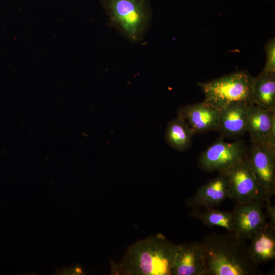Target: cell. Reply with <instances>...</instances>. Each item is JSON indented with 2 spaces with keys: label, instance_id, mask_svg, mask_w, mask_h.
Here are the masks:
<instances>
[{
  "label": "cell",
  "instance_id": "1",
  "mask_svg": "<svg viewBox=\"0 0 275 275\" xmlns=\"http://www.w3.org/2000/svg\"><path fill=\"white\" fill-rule=\"evenodd\" d=\"M207 275H260L246 240L235 234L211 233L200 242Z\"/></svg>",
  "mask_w": 275,
  "mask_h": 275
},
{
  "label": "cell",
  "instance_id": "2",
  "mask_svg": "<svg viewBox=\"0 0 275 275\" xmlns=\"http://www.w3.org/2000/svg\"><path fill=\"white\" fill-rule=\"evenodd\" d=\"M178 244L160 233L137 241L119 263L111 264L112 273L125 275H171Z\"/></svg>",
  "mask_w": 275,
  "mask_h": 275
},
{
  "label": "cell",
  "instance_id": "3",
  "mask_svg": "<svg viewBox=\"0 0 275 275\" xmlns=\"http://www.w3.org/2000/svg\"><path fill=\"white\" fill-rule=\"evenodd\" d=\"M109 25L132 43L141 41L152 20L150 0H100Z\"/></svg>",
  "mask_w": 275,
  "mask_h": 275
},
{
  "label": "cell",
  "instance_id": "4",
  "mask_svg": "<svg viewBox=\"0 0 275 275\" xmlns=\"http://www.w3.org/2000/svg\"><path fill=\"white\" fill-rule=\"evenodd\" d=\"M253 79L248 72L242 71L199 82L198 85L205 95L203 102L220 112L233 103L252 102Z\"/></svg>",
  "mask_w": 275,
  "mask_h": 275
},
{
  "label": "cell",
  "instance_id": "5",
  "mask_svg": "<svg viewBox=\"0 0 275 275\" xmlns=\"http://www.w3.org/2000/svg\"><path fill=\"white\" fill-rule=\"evenodd\" d=\"M228 183V198L236 203L270 202L267 194L258 183L245 157L242 161L222 171Z\"/></svg>",
  "mask_w": 275,
  "mask_h": 275
},
{
  "label": "cell",
  "instance_id": "6",
  "mask_svg": "<svg viewBox=\"0 0 275 275\" xmlns=\"http://www.w3.org/2000/svg\"><path fill=\"white\" fill-rule=\"evenodd\" d=\"M248 148L243 141L226 142L219 140L200 156L199 167L207 172L221 171L243 160Z\"/></svg>",
  "mask_w": 275,
  "mask_h": 275
},
{
  "label": "cell",
  "instance_id": "7",
  "mask_svg": "<svg viewBox=\"0 0 275 275\" xmlns=\"http://www.w3.org/2000/svg\"><path fill=\"white\" fill-rule=\"evenodd\" d=\"M245 159L258 183L271 198L275 193V150L252 143Z\"/></svg>",
  "mask_w": 275,
  "mask_h": 275
},
{
  "label": "cell",
  "instance_id": "8",
  "mask_svg": "<svg viewBox=\"0 0 275 275\" xmlns=\"http://www.w3.org/2000/svg\"><path fill=\"white\" fill-rule=\"evenodd\" d=\"M265 203L260 201L236 203L232 211L236 235L249 240L265 225L266 216L263 211Z\"/></svg>",
  "mask_w": 275,
  "mask_h": 275
},
{
  "label": "cell",
  "instance_id": "9",
  "mask_svg": "<svg viewBox=\"0 0 275 275\" xmlns=\"http://www.w3.org/2000/svg\"><path fill=\"white\" fill-rule=\"evenodd\" d=\"M171 275H207L200 242L178 244Z\"/></svg>",
  "mask_w": 275,
  "mask_h": 275
},
{
  "label": "cell",
  "instance_id": "10",
  "mask_svg": "<svg viewBox=\"0 0 275 275\" xmlns=\"http://www.w3.org/2000/svg\"><path fill=\"white\" fill-rule=\"evenodd\" d=\"M228 198V183L226 177L219 174L197 190L186 200V205L193 209H207L219 205Z\"/></svg>",
  "mask_w": 275,
  "mask_h": 275
},
{
  "label": "cell",
  "instance_id": "11",
  "mask_svg": "<svg viewBox=\"0 0 275 275\" xmlns=\"http://www.w3.org/2000/svg\"><path fill=\"white\" fill-rule=\"evenodd\" d=\"M178 115L187 122L195 133L218 129L219 111L203 101L180 107Z\"/></svg>",
  "mask_w": 275,
  "mask_h": 275
},
{
  "label": "cell",
  "instance_id": "12",
  "mask_svg": "<svg viewBox=\"0 0 275 275\" xmlns=\"http://www.w3.org/2000/svg\"><path fill=\"white\" fill-rule=\"evenodd\" d=\"M274 123L275 110L265 109L252 102L248 104L246 132L249 134L252 143L270 148L269 136Z\"/></svg>",
  "mask_w": 275,
  "mask_h": 275
},
{
  "label": "cell",
  "instance_id": "13",
  "mask_svg": "<svg viewBox=\"0 0 275 275\" xmlns=\"http://www.w3.org/2000/svg\"><path fill=\"white\" fill-rule=\"evenodd\" d=\"M248 104L233 103L219 112L217 130L223 136L238 137L246 132Z\"/></svg>",
  "mask_w": 275,
  "mask_h": 275
},
{
  "label": "cell",
  "instance_id": "14",
  "mask_svg": "<svg viewBox=\"0 0 275 275\" xmlns=\"http://www.w3.org/2000/svg\"><path fill=\"white\" fill-rule=\"evenodd\" d=\"M250 256L255 264L268 263L275 258V226L267 222L249 239Z\"/></svg>",
  "mask_w": 275,
  "mask_h": 275
},
{
  "label": "cell",
  "instance_id": "15",
  "mask_svg": "<svg viewBox=\"0 0 275 275\" xmlns=\"http://www.w3.org/2000/svg\"><path fill=\"white\" fill-rule=\"evenodd\" d=\"M251 99L254 104L260 107L275 110V73L262 71L254 77Z\"/></svg>",
  "mask_w": 275,
  "mask_h": 275
},
{
  "label": "cell",
  "instance_id": "16",
  "mask_svg": "<svg viewBox=\"0 0 275 275\" xmlns=\"http://www.w3.org/2000/svg\"><path fill=\"white\" fill-rule=\"evenodd\" d=\"M194 133L187 122L178 115L169 122L165 138L171 147L182 151L190 146Z\"/></svg>",
  "mask_w": 275,
  "mask_h": 275
},
{
  "label": "cell",
  "instance_id": "17",
  "mask_svg": "<svg viewBox=\"0 0 275 275\" xmlns=\"http://www.w3.org/2000/svg\"><path fill=\"white\" fill-rule=\"evenodd\" d=\"M191 217L201 221L208 227L218 226L234 234L232 211H222L214 208L207 209H193L190 213Z\"/></svg>",
  "mask_w": 275,
  "mask_h": 275
},
{
  "label": "cell",
  "instance_id": "18",
  "mask_svg": "<svg viewBox=\"0 0 275 275\" xmlns=\"http://www.w3.org/2000/svg\"><path fill=\"white\" fill-rule=\"evenodd\" d=\"M266 60L262 71L275 73V39H271L265 46Z\"/></svg>",
  "mask_w": 275,
  "mask_h": 275
},
{
  "label": "cell",
  "instance_id": "19",
  "mask_svg": "<svg viewBox=\"0 0 275 275\" xmlns=\"http://www.w3.org/2000/svg\"><path fill=\"white\" fill-rule=\"evenodd\" d=\"M264 208L266 209V217H268L269 223L273 226H275V206L272 205L270 202L265 203Z\"/></svg>",
  "mask_w": 275,
  "mask_h": 275
}]
</instances>
